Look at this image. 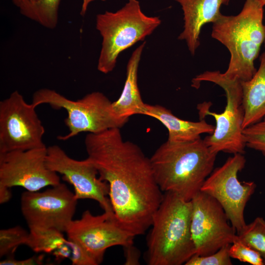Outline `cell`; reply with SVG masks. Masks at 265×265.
<instances>
[{"label":"cell","instance_id":"6da1fadb","mask_svg":"<svg viewBox=\"0 0 265 265\" xmlns=\"http://www.w3.org/2000/svg\"><path fill=\"white\" fill-rule=\"evenodd\" d=\"M84 144L87 158L108 185L117 222L134 237L143 235L151 227L164 195L150 158L137 145L124 141L120 128L88 133Z\"/></svg>","mask_w":265,"mask_h":265},{"label":"cell","instance_id":"7a4b0ae2","mask_svg":"<svg viewBox=\"0 0 265 265\" xmlns=\"http://www.w3.org/2000/svg\"><path fill=\"white\" fill-rule=\"evenodd\" d=\"M216 156L200 138L185 142L167 140L150 159L160 190L191 201L213 170Z\"/></svg>","mask_w":265,"mask_h":265},{"label":"cell","instance_id":"3957f363","mask_svg":"<svg viewBox=\"0 0 265 265\" xmlns=\"http://www.w3.org/2000/svg\"><path fill=\"white\" fill-rule=\"evenodd\" d=\"M264 6L257 0H245L235 16L222 15L212 24L211 35L229 51L230 59L223 75L231 80H250L257 71L254 61L265 40Z\"/></svg>","mask_w":265,"mask_h":265},{"label":"cell","instance_id":"277c9868","mask_svg":"<svg viewBox=\"0 0 265 265\" xmlns=\"http://www.w3.org/2000/svg\"><path fill=\"white\" fill-rule=\"evenodd\" d=\"M191 213V201L174 193H164L147 238L148 265H181L195 254L190 229Z\"/></svg>","mask_w":265,"mask_h":265},{"label":"cell","instance_id":"5b68a950","mask_svg":"<svg viewBox=\"0 0 265 265\" xmlns=\"http://www.w3.org/2000/svg\"><path fill=\"white\" fill-rule=\"evenodd\" d=\"M160 24L159 17L143 12L137 0H128L115 12L98 14L96 27L102 37V43L97 69L104 74L111 72L122 52L143 41Z\"/></svg>","mask_w":265,"mask_h":265},{"label":"cell","instance_id":"8992f818","mask_svg":"<svg viewBox=\"0 0 265 265\" xmlns=\"http://www.w3.org/2000/svg\"><path fill=\"white\" fill-rule=\"evenodd\" d=\"M203 81L220 86L226 97L225 108L219 113L210 110L211 102H204L197 106L200 120L210 115L215 121L213 132L203 139L205 143L212 153L217 154L220 152L243 154L246 145L243 134L244 109L241 81L228 79L219 71H207L193 79L192 86L198 88Z\"/></svg>","mask_w":265,"mask_h":265},{"label":"cell","instance_id":"52a82bcc","mask_svg":"<svg viewBox=\"0 0 265 265\" xmlns=\"http://www.w3.org/2000/svg\"><path fill=\"white\" fill-rule=\"evenodd\" d=\"M31 104L35 107L48 104L54 109L66 111L67 117L64 122L69 132L57 136L63 141L83 132L97 133L112 128L121 129L129 119L119 116L113 107L112 102L98 91L74 101L53 89L41 88L33 93Z\"/></svg>","mask_w":265,"mask_h":265},{"label":"cell","instance_id":"ba28073f","mask_svg":"<svg viewBox=\"0 0 265 265\" xmlns=\"http://www.w3.org/2000/svg\"><path fill=\"white\" fill-rule=\"evenodd\" d=\"M245 163L243 154H234L221 166L212 170L200 189L221 205L237 234L246 225L244 209L256 188L254 182H240L238 178Z\"/></svg>","mask_w":265,"mask_h":265},{"label":"cell","instance_id":"9c48e42d","mask_svg":"<svg viewBox=\"0 0 265 265\" xmlns=\"http://www.w3.org/2000/svg\"><path fill=\"white\" fill-rule=\"evenodd\" d=\"M36 107L17 90L0 102V154L46 146Z\"/></svg>","mask_w":265,"mask_h":265},{"label":"cell","instance_id":"30bf717a","mask_svg":"<svg viewBox=\"0 0 265 265\" xmlns=\"http://www.w3.org/2000/svg\"><path fill=\"white\" fill-rule=\"evenodd\" d=\"M78 199L63 183L42 192H24L22 213L29 229H54L66 233L73 220Z\"/></svg>","mask_w":265,"mask_h":265},{"label":"cell","instance_id":"8fae6325","mask_svg":"<svg viewBox=\"0 0 265 265\" xmlns=\"http://www.w3.org/2000/svg\"><path fill=\"white\" fill-rule=\"evenodd\" d=\"M191 201L190 229L195 254L210 255L237 239L236 231L217 200L200 191Z\"/></svg>","mask_w":265,"mask_h":265},{"label":"cell","instance_id":"7c38bea8","mask_svg":"<svg viewBox=\"0 0 265 265\" xmlns=\"http://www.w3.org/2000/svg\"><path fill=\"white\" fill-rule=\"evenodd\" d=\"M66 233L67 238L81 247L97 265L102 262L107 249L132 245L134 237L120 227L113 212L95 215L89 210L80 219L73 220Z\"/></svg>","mask_w":265,"mask_h":265},{"label":"cell","instance_id":"4fadbf2b","mask_svg":"<svg viewBox=\"0 0 265 265\" xmlns=\"http://www.w3.org/2000/svg\"><path fill=\"white\" fill-rule=\"evenodd\" d=\"M47 154L45 146L0 154V187L21 186L37 191L60 184L58 174L47 165Z\"/></svg>","mask_w":265,"mask_h":265},{"label":"cell","instance_id":"5bb4252c","mask_svg":"<svg viewBox=\"0 0 265 265\" xmlns=\"http://www.w3.org/2000/svg\"><path fill=\"white\" fill-rule=\"evenodd\" d=\"M46 164L49 169L62 175L63 179L73 186L78 200H94L104 212H113L110 199L107 197L108 185L97 177L98 172L88 158L75 159L60 147L53 145L47 147Z\"/></svg>","mask_w":265,"mask_h":265},{"label":"cell","instance_id":"9a60e30c","mask_svg":"<svg viewBox=\"0 0 265 265\" xmlns=\"http://www.w3.org/2000/svg\"><path fill=\"white\" fill-rule=\"evenodd\" d=\"M181 5L184 15V28L178 39L184 40L192 55L200 45V35L206 24L217 21L222 14L220 8L231 0H174Z\"/></svg>","mask_w":265,"mask_h":265},{"label":"cell","instance_id":"2e32d148","mask_svg":"<svg viewBox=\"0 0 265 265\" xmlns=\"http://www.w3.org/2000/svg\"><path fill=\"white\" fill-rule=\"evenodd\" d=\"M144 115L158 120L166 127L168 132L167 140L171 142L194 141L203 133L212 134L215 128L204 119L196 122L180 119L169 109L159 105L146 104Z\"/></svg>","mask_w":265,"mask_h":265},{"label":"cell","instance_id":"e0dca14e","mask_svg":"<svg viewBox=\"0 0 265 265\" xmlns=\"http://www.w3.org/2000/svg\"><path fill=\"white\" fill-rule=\"evenodd\" d=\"M146 44L144 42L132 53L127 65L126 79L119 98L112 102L113 107L120 116L129 118L135 114L144 115L145 105L138 86L139 63Z\"/></svg>","mask_w":265,"mask_h":265},{"label":"cell","instance_id":"ac0fdd59","mask_svg":"<svg viewBox=\"0 0 265 265\" xmlns=\"http://www.w3.org/2000/svg\"><path fill=\"white\" fill-rule=\"evenodd\" d=\"M260 66L252 78L241 81L244 109L243 129L265 116V52L260 57Z\"/></svg>","mask_w":265,"mask_h":265},{"label":"cell","instance_id":"d6986e66","mask_svg":"<svg viewBox=\"0 0 265 265\" xmlns=\"http://www.w3.org/2000/svg\"><path fill=\"white\" fill-rule=\"evenodd\" d=\"M26 245L37 253L52 254L56 260L70 259L71 256L70 240L54 229H29Z\"/></svg>","mask_w":265,"mask_h":265},{"label":"cell","instance_id":"ffe728a7","mask_svg":"<svg viewBox=\"0 0 265 265\" xmlns=\"http://www.w3.org/2000/svg\"><path fill=\"white\" fill-rule=\"evenodd\" d=\"M61 0H34L19 8L22 15L45 27L54 28L58 23V7Z\"/></svg>","mask_w":265,"mask_h":265},{"label":"cell","instance_id":"44dd1931","mask_svg":"<svg viewBox=\"0 0 265 265\" xmlns=\"http://www.w3.org/2000/svg\"><path fill=\"white\" fill-rule=\"evenodd\" d=\"M237 234V239L254 249L265 264V220L257 217Z\"/></svg>","mask_w":265,"mask_h":265},{"label":"cell","instance_id":"7402d4cb","mask_svg":"<svg viewBox=\"0 0 265 265\" xmlns=\"http://www.w3.org/2000/svg\"><path fill=\"white\" fill-rule=\"evenodd\" d=\"M29 235L22 227L17 226L0 230V257L11 256L21 245H26Z\"/></svg>","mask_w":265,"mask_h":265},{"label":"cell","instance_id":"603a6c76","mask_svg":"<svg viewBox=\"0 0 265 265\" xmlns=\"http://www.w3.org/2000/svg\"><path fill=\"white\" fill-rule=\"evenodd\" d=\"M246 147L260 152L265 157V116L259 122L243 130Z\"/></svg>","mask_w":265,"mask_h":265},{"label":"cell","instance_id":"cb8c5ba5","mask_svg":"<svg viewBox=\"0 0 265 265\" xmlns=\"http://www.w3.org/2000/svg\"><path fill=\"white\" fill-rule=\"evenodd\" d=\"M231 244L221 247L216 252L209 255H193L185 264L186 265H231L232 262L229 254Z\"/></svg>","mask_w":265,"mask_h":265},{"label":"cell","instance_id":"d4e9b609","mask_svg":"<svg viewBox=\"0 0 265 265\" xmlns=\"http://www.w3.org/2000/svg\"><path fill=\"white\" fill-rule=\"evenodd\" d=\"M229 254L231 258L252 265H264L265 262L260 254L254 249L237 239L230 245Z\"/></svg>","mask_w":265,"mask_h":265},{"label":"cell","instance_id":"484cf974","mask_svg":"<svg viewBox=\"0 0 265 265\" xmlns=\"http://www.w3.org/2000/svg\"><path fill=\"white\" fill-rule=\"evenodd\" d=\"M71 256L70 259L73 265H97L95 261L79 244L70 240Z\"/></svg>","mask_w":265,"mask_h":265},{"label":"cell","instance_id":"4316f807","mask_svg":"<svg viewBox=\"0 0 265 265\" xmlns=\"http://www.w3.org/2000/svg\"><path fill=\"white\" fill-rule=\"evenodd\" d=\"M40 259L35 257L23 260H17L14 258L13 255L7 256V258L0 262V265H33L41 264Z\"/></svg>","mask_w":265,"mask_h":265},{"label":"cell","instance_id":"83f0119b","mask_svg":"<svg viewBox=\"0 0 265 265\" xmlns=\"http://www.w3.org/2000/svg\"><path fill=\"white\" fill-rule=\"evenodd\" d=\"M125 248L127 250L126 264H137V263H138V258L136 257L137 253L136 251V249L132 246V245L125 247Z\"/></svg>","mask_w":265,"mask_h":265},{"label":"cell","instance_id":"f1b7e54d","mask_svg":"<svg viewBox=\"0 0 265 265\" xmlns=\"http://www.w3.org/2000/svg\"><path fill=\"white\" fill-rule=\"evenodd\" d=\"M10 188L0 187V203L3 204L8 202L11 197Z\"/></svg>","mask_w":265,"mask_h":265},{"label":"cell","instance_id":"f546056e","mask_svg":"<svg viewBox=\"0 0 265 265\" xmlns=\"http://www.w3.org/2000/svg\"><path fill=\"white\" fill-rule=\"evenodd\" d=\"M94 0H82V4L81 6V10L80 12V14L82 16H84L87 11L88 5L89 3Z\"/></svg>","mask_w":265,"mask_h":265},{"label":"cell","instance_id":"4dcf8cb0","mask_svg":"<svg viewBox=\"0 0 265 265\" xmlns=\"http://www.w3.org/2000/svg\"><path fill=\"white\" fill-rule=\"evenodd\" d=\"M34 0H12L13 4L18 8L23 4L32 1Z\"/></svg>","mask_w":265,"mask_h":265},{"label":"cell","instance_id":"1f68e13d","mask_svg":"<svg viewBox=\"0 0 265 265\" xmlns=\"http://www.w3.org/2000/svg\"><path fill=\"white\" fill-rule=\"evenodd\" d=\"M260 2L264 7L265 6V0H257Z\"/></svg>","mask_w":265,"mask_h":265},{"label":"cell","instance_id":"d6a6232c","mask_svg":"<svg viewBox=\"0 0 265 265\" xmlns=\"http://www.w3.org/2000/svg\"><path fill=\"white\" fill-rule=\"evenodd\" d=\"M264 46H265V42H264Z\"/></svg>","mask_w":265,"mask_h":265}]
</instances>
